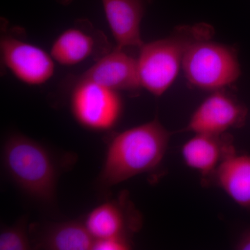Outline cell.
<instances>
[{"label":"cell","mask_w":250,"mask_h":250,"mask_svg":"<svg viewBox=\"0 0 250 250\" xmlns=\"http://www.w3.org/2000/svg\"><path fill=\"white\" fill-rule=\"evenodd\" d=\"M30 248L25 230L18 226L3 230L0 234V250H25Z\"/></svg>","instance_id":"cell-15"},{"label":"cell","mask_w":250,"mask_h":250,"mask_svg":"<svg viewBox=\"0 0 250 250\" xmlns=\"http://www.w3.org/2000/svg\"><path fill=\"white\" fill-rule=\"evenodd\" d=\"M63 4H67L72 1V0H59Z\"/></svg>","instance_id":"cell-18"},{"label":"cell","mask_w":250,"mask_h":250,"mask_svg":"<svg viewBox=\"0 0 250 250\" xmlns=\"http://www.w3.org/2000/svg\"><path fill=\"white\" fill-rule=\"evenodd\" d=\"M0 52L4 66L26 84L42 85L54 75L55 62L50 54L14 35L1 36Z\"/></svg>","instance_id":"cell-6"},{"label":"cell","mask_w":250,"mask_h":250,"mask_svg":"<svg viewBox=\"0 0 250 250\" xmlns=\"http://www.w3.org/2000/svg\"><path fill=\"white\" fill-rule=\"evenodd\" d=\"M131 248L127 238L111 237V238L95 239L93 250H126Z\"/></svg>","instance_id":"cell-16"},{"label":"cell","mask_w":250,"mask_h":250,"mask_svg":"<svg viewBox=\"0 0 250 250\" xmlns=\"http://www.w3.org/2000/svg\"><path fill=\"white\" fill-rule=\"evenodd\" d=\"M4 164L10 177L31 197L44 202L53 200L55 167L40 144L21 135L11 136L5 143Z\"/></svg>","instance_id":"cell-3"},{"label":"cell","mask_w":250,"mask_h":250,"mask_svg":"<svg viewBox=\"0 0 250 250\" xmlns=\"http://www.w3.org/2000/svg\"><path fill=\"white\" fill-rule=\"evenodd\" d=\"M75 81L70 107L76 121L93 131L112 129L123 111L119 92L88 81Z\"/></svg>","instance_id":"cell-5"},{"label":"cell","mask_w":250,"mask_h":250,"mask_svg":"<svg viewBox=\"0 0 250 250\" xmlns=\"http://www.w3.org/2000/svg\"><path fill=\"white\" fill-rule=\"evenodd\" d=\"M88 24H77L63 31L54 41L50 55L62 65H74L91 57L98 59L108 53L109 44L103 33Z\"/></svg>","instance_id":"cell-9"},{"label":"cell","mask_w":250,"mask_h":250,"mask_svg":"<svg viewBox=\"0 0 250 250\" xmlns=\"http://www.w3.org/2000/svg\"><path fill=\"white\" fill-rule=\"evenodd\" d=\"M210 39L197 41L188 47L182 69L190 84L215 91L236 82L241 66L234 50Z\"/></svg>","instance_id":"cell-4"},{"label":"cell","mask_w":250,"mask_h":250,"mask_svg":"<svg viewBox=\"0 0 250 250\" xmlns=\"http://www.w3.org/2000/svg\"><path fill=\"white\" fill-rule=\"evenodd\" d=\"M102 3L116 47L141 48L145 43L141 24L146 0H102Z\"/></svg>","instance_id":"cell-10"},{"label":"cell","mask_w":250,"mask_h":250,"mask_svg":"<svg viewBox=\"0 0 250 250\" xmlns=\"http://www.w3.org/2000/svg\"><path fill=\"white\" fill-rule=\"evenodd\" d=\"M95 238L85 224L72 221L59 224L49 230L43 247L54 250H93Z\"/></svg>","instance_id":"cell-14"},{"label":"cell","mask_w":250,"mask_h":250,"mask_svg":"<svg viewBox=\"0 0 250 250\" xmlns=\"http://www.w3.org/2000/svg\"><path fill=\"white\" fill-rule=\"evenodd\" d=\"M248 110L229 95L215 90L192 113L184 131L222 136L244 124Z\"/></svg>","instance_id":"cell-7"},{"label":"cell","mask_w":250,"mask_h":250,"mask_svg":"<svg viewBox=\"0 0 250 250\" xmlns=\"http://www.w3.org/2000/svg\"><path fill=\"white\" fill-rule=\"evenodd\" d=\"M217 185L235 203L250 209V154L229 151L214 174Z\"/></svg>","instance_id":"cell-11"},{"label":"cell","mask_w":250,"mask_h":250,"mask_svg":"<svg viewBox=\"0 0 250 250\" xmlns=\"http://www.w3.org/2000/svg\"><path fill=\"white\" fill-rule=\"evenodd\" d=\"M170 133L157 119L115 135L108 144L100 181L112 187L155 169L164 159Z\"/></svg>","instance_id":"cell-1"},{"label":"cell","mask_w":250,"mask_h":250,"mask_svg":"<svg viewBox=\"0 0 250 250\" xmlns=\"http://www.w3.org/2000/svg\"><path fill=\"white\" fill-rule=\"evenodd\" d=\"M88 81L116 91H134L142 88L137 58L116 47L109 51L76 80Z\"/></svg>","instance_id":"cell-8"},{"label":"cell","mask_w":250,"mask_h":250,"mask_svg":"<svg viewBox=\"0 0 250 250\" xmlns=\"http://www.w3.org/2000/svg\"><path fill=\"white\" fill-rule=\"evenodd\" d=\"M221 136L194 134L182 146L186 165L203 177L213 175L224 156L233 148L231 145L223 143Z\"/></svg>","instance_id":"cell-12"},{"label":"cell","mask_w":250,"mask_h":250,"mask_svg":"<svg viewBox=\"0 0 250 250\" xmlns=\"http://www.w3.org/2000/svg\"><path fill=\"white\" fill-rule=\"evenodd\" d=\"M85 225L95 239L126 237L130 220L120 202H105L87 215Z\"/></svg>","instance_id":"cell-13"},{"label":"cell","mask_w":250,"mask_h":250,"mask_svg":"<svg viewBox=\"0 0 250 250\" xmlns=\"http://www.w3.org/2000/svg\"><path fill=\"white\" fill-rule=\"evenodd\" d=\"M212 34L208 24L183 26L169 37L143 44L137 57L142 88L156 97L164 95L178 75L188 47Z\"/></svg>","instance_id":"cell-2"},{"label":"cell","mask_w":250,"mask_h":250,"mask_svg":"<svg viewBox=\"0 0 250 250\" xmlns=\"http://www.w3.org/2000/svg\"><path fill=\"white\" fill-rule=\"evenodd\" d=\"M238 250H250V228L246 230L240 237L235 246Z\"/></svg>","instance_id":"cell-17"}]
</instances>
